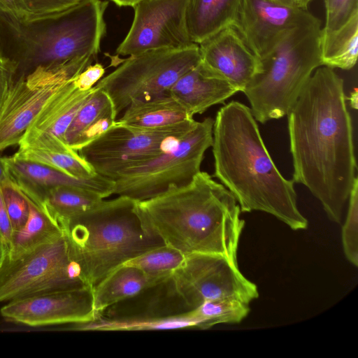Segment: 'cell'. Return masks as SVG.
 <instances>
[{"instance_id": "obj_6", "label": "cell", "mask_w": 358, "mask_h": 358, "mask_svg": "<svg viewBox=\"0 0 358 358\" xmlns=\"http://www.w3.org/2000/svg\"><path fill=\"white\" fill-rule=\"evenodd\" d=\"M108 1L83 0L60 17L24 27L8 59L13 78L52 72L76 59L96 57L106 33Z\"/></svg>"}, {"instance_id": "obj_17", "label": "cell", "mask_w": 358, "mask_h": 358, "mask_svg": "<svg viewBox=\"0 0 358 358\" xmlns=\"http://www.w3.org/2000/svg\"><path fill=\"white\" fill-rule=\"evenodd\" d=\"M3 158L10 179L38 206L50 189L59 186L81 187L104 199L114 194L115 181L99 174L88 179H77L50 166L15 155Z\"/></svg>"}, {"instance_id": "obj_30", "label": "cell", "mask_w": 358, "mask_h": 358, "mask_svg": "<svg viewBox=\"0 0 358 358\" xmlns=\"http://www.w3.org/2000/svg\"><path fill=\"white\" fill-rule=\"evenodd\" d=\"M83 0H20L24 22L29 24L56 20Z\"/></svg>"}, {"instance_id": "obj_21", "label": "cell", "mask_w": 358, "mask_h": 358, "mask_svg": "<svg viewBox=\"0 0 358 358\" xmlns=\"http://www.w3.org/2000/svg\"><path fill=\"white\" fill-rule=\"evenodd\" d=\"M243 0H187L186 27L192 43L200 44L220 30L234 26Z\"/></svg>"}, {"instance_id": "obj_18", "label": "cell", "mask_w": 358, "mask_h": 358, "mask_svg": "<svg viewBox=\"0 0 358 358\" xmlns=\"http://www.w3.org/2000/svg\"><path fill=\"white\" fill-rule=\"evenodd\" d=\"M18 145L16 156L50 166L73 178L88 179L97 174L78 152L52 134L27 131Z\"/></svg>"}, {"instance_id": "obj_13", "label": "cell", "mask_w": 358, "mask_h": 358, "mask_svg": "<svg viewBox=\"0 0 358 358\" xmlns=\"http://www.w3.org/2000/svg\"><path fill=\"white\" fill-rule=\"evenodd\" d=\"M0 313L8 321L29 327L85 323L97 317L92 289L88 287L14 299L2 306Z\"/></svg>"}, {"instance_id": "obj_25", "label": "cell", "mask_w": 358, "mask_h": 358, "mask_svg": "<svg viewBox=\"0 0 358 358\" xmlns=\"http://www.w3.org/2000/svg\"><path fill=\"white\" fill-rule=\"evenodd\" d=\"M27 199L29 217L25 224L13 233L10 250L6 257L8 261H14L29 254L63 233L40 206L29 197Z\"/></svg>"}, {"instance_id": "obj_41", "label": "cell", "mask_w": 358, "mask_h": 358, "mask_svg": "<svg viewBox=\"0 0 358 358\" xmlns=\"http://www.w3.org/2000/svg\"><path fill=\"white\" fill-rule=\"evenodd\" d=\"M6 256V252L4 248L3 247L1 243L0 242V271L3 266Z\"/></svg>"}, {"instance_id": "obj_33", "label": "cell", "mask_w": 358, "mask_h": 358, "mask_svg": "<svg viewBox=\"0 0 358 358\" xmlns=\"http://www.w3.org/2000/svg\"><path fill=\"white\" fill-rule=\"evenodd\" d=\"M326 21L322 34L333 32L358 14V0H324Z\"/></svg>"}, {"instance_id": "obj_27", "label": "cell", "mask_w": 358, "mask_h": 358, "mask_svg": "<svg viewBox=\"0 0 358 358\" xmlns=\"http://www.w3.org/2000/svg\"><path fill=\"white\" fill-rule=\"evenodd\" d=\"M320 52L322 66L352 69L358 54V14L333 32L324 34L321 31Z\"/></svg>"}, {"instance_id": "obj_29", "label": "cell", "mask_w": 358, "mask_h": 358, "mask_svg": "<svg viewBox=\"0 0 358 358\" xmlns=\"http://www.w3.org/2000/svg\"><path fill=\"white\" fill-rule=\"evenodd\" d=\"M204 321V329L218 324L241 322L250 312L249 304L236 299H222L202 303L192 310Z\"/></svg>"}, {"instance_id": "obj_28", "label": "cell", "mask_w": 358, "mask_h": 358, "mask_svg": "<svg viewBox=\"0 0 358 358\" xmlns=\"http://www.w3.org/2000/svg\"><path fill=\"white\" fill-rule=\"evenodd\" d=\"M186 255L165 244L152 248L124 264L135 266L150 277L160 280L171 278Z\"/></svg>"}, {"instance_id": "obj_37", "label": "cell", "mask_w": 358, "mask_h": 358, "mask_svg": "<svg viewBox=\"0 0 358 358\" xmlns=\"http://www.w3.org/2000/svg\"><path fill=\"white\" fill-rule=\"evenodd\" d=\"M13 80V70L8 60L0 62V113Z\"/></svg>"}, {"instance_id": "obj_42", "label": "cell", "mask_w": 358, "mask_h": 358, "mask_svg": "<svg viewBox=\"0 0 358 358\" xmlns=\"http://www.w3.org/2000/svg\"><path fill=\"white\" fill-rule=\"evenodd\" d=\"M300 1H301L302 8L304 9H307L308 4L313 0H300Z\"/></svg>"}, {"instance_id": "obj_10", "label": "cell", "mask_w": 358, "mask_h": 358, "mask_svg": "<svg viewBox=\"0 0 358 358\" xmlns=\"http://www.w3.org/2000/svg\"><path fill=\"white\" fill-rule=\"evenodd\" d=\"M194 119L156 129H142L117 122L80 150L96 173L114 180L126 169L143 164L176 146L196 125Z\"/></svg>"}, {"instance_id": "obj_19", "label": "cell", "mask_w": 358, "mask_h": 358, "mask_svg": "<svg viewBox=\"0 0 358 358\" xmlns=\"http://www.w3.org/2000/svg\"><path fill=\"white\" fill-rule=\"evenodd\" d=\"M238 92L226 81L216 77L200 61L184 73L169 89V94L194 116L210 107L223 103Z\"/></svg>"}, {"instance_id": "obj_7", "label": "cell", "mask_w": 358, "mask_h": 358, "mask_svg": "<svg viewBox=\"0 0 358 358\" xmlns=\"http://www.w3.org/2000/svg\"><path fill=\"white\" fill-rule=\"evenodd\" d=\"M201 61L198 44L129 56L95 85L110 99L117 115L132 102L169 94L172 85Z\"/></svg>"}, {"instance_id": "obj_43", "label": "cell", "mask_w": 358, "mask_h": 358, "mask_svg": "<svg viewBox=\"0 0 358 358\" xmlns=\"http://www.w3.org/2000/svg\"><path fill=\"white\" fill-rule=\"evenodd\" d=\"M3 60H4V59H3V58H2V57L0 56V62H1V61H3Z\"/></svg>"}, {"instance_id": "obj_14", "label": "cell", "mask_w": 358, "mask_h": 358, "mask_svg": "<svg viewBox=\"0 0 358 358\" xmlns=\"http://www.w3.org/2000/svg\"><path fill=\"white\" fill-rule=\"evenodd\" d=\"M307 9L270 0H243L234 27L258 58L291 29L315 19Z\"/></svg>"}, {"instance_id": "obj_35", "label": "cell", "mask_w": 358, "mask_h": 358, "mask_svg": "<svg viewBox=\"0 0 358 358\" xmlns=\"http://www.w3.org/2000/svg\"><path fill=\"white\" fill-rule=\"evenodd\" d=\"M105 73V69L99 64H90L73 80L76 86L80 90H91Z\"/></svg>"}, {"instance_id": "obj_22", "label": "cell", "mask_w": 358, "mask_h": 358, "mask_svg": "<svg viewBox=\"0 0 358 358\" xmlns=\"http://www.w3.org/2000/svg\"><path fill=\"white\" fill-rule=\"evenodd\" d=\"M74 78L66 82L50 97L27 131L46 132L64 141L77 112L94 91V86L87 91L79 90Z\"/></svg>"}, {"instance_id": "obj_9", "label": "cell", "mask_w": 358, "mask_h": 358, "mask_svg": "<svg viewBox=\"0 0 358 358\" xmlns=\"http://www.w3.org/2000/svg\"><path fill=\"white\" fill-rule=\"evenodd\" d=\"M86 287L64 233L16 260L5 259L0 271V302Z\"/></svg>"}, {"instance_id": "obj_34", "label": "cell", "mask_w": 358, "mask_h": 358, "mask_svg": "<svg viewBox=\"0 0 358 358\" xmlns=\"http://www.w3.org/2000/svg\"><path fill=\"white\" fill-rule=\"evenodd\" d=\"M25 26L20 0H0V34L6 31L15 39Z\"/></svg>"}, {"instance_id": "obj_11", "label": "cell", "mask_w": 358, "mask_h": 358, "mask_svg": "<svg viewBox=\"0 0 358 358\" xmlns=\"http://www.w3.org/2000/svg\"><path fill=\"white\" fill-rule=\"evenodd\" d=\"M171 278L190 310L210 301L236 299L249 304L259 296L257 285L242 274L237 262L219 255H186Z\"/></svg>"}, {"instance_id": "obj_8", "label": "cell", "mask_w": 358, "mask_h": 358, "mask_svg": "<svg viewBox=\"0 0 358 358\" xmlns=\"http://www.w3.org/2000/svg\"><path fill=\"white\" fill-rule=\"evenodd\" d=\"M214 120L206 117L171 149L121 172L114 178V194L135 201L150 199L175 186L189 183L201 171L205 152L213 143Z\"/></svg>"}, {"instance_id": "obj_4", "label": "cell", "mask_w": 358, "mask_h": 358, "mask_svg": "<svg viewBox=\"0 0 358 358\" xmlns=\"http://www.w3.org/2000/svg\"><path fill=\"white\" fill-rule=\"evenodd\" d=\"M136 201L103 199L61 226L87 285L93 288L113 271L164 242L143 224Z\"/></svg>"}, {"instance_id": "obj_26", "label": "cell", "mask_w": 358, "mask_h": 358, "mask_svg": "<svg viewBox=\"0 0 358 358\" xmlns=\"http://www.w3.org/2000/svg\"><path fill=\"white\" fill-rule=\"evenodd\" d=\"M104 198L99 193L77 186H59L50 189L40 206L61 228L69 220L94 207Z\"/></svg>"}, {"instance_id": "obj_23", "label": "cell", "mask_w": 358, "mask_h": 358, "mask_svg": "<svg viewBox=\"0 0 358 358\" xmlns=\"http://www.w3.org/2000/svg\"><path fill=\"white\" fill-rule=\"evenodd\" d=\"M164 281L149 276L135 266L127 264L120 266L92 289L94 308L97 317L109 306L134 297Z\"/></svg>"}, {"instance_id": "obj_38", "label": "cell", "mask_w": 358, "mask_h": 358, "mask_svg": "<svg viewBox=\"0 0 358 358\" xmlns=\"http://www.w3.org/2000/svg\"><path fill=\"white\" fill-rule=\"evenodd\" d=\"M10 178L8 167L4 158L0 157V184Z\"/></svg>"}, {"instance_id": "obj_40", "label": "cell", "mask_w": 358, "mask_h": 358, "mask_svg": "<svg viewBox=\"0 0 358 358\" xmlns=\"http://www.w3.org/2000/svg\"><path fill=\"white\" fill-rule=\"evenodd\" d=\"M270 1L278 2L280 3L285 4V5L294 6V7L302 8L300 0H270Z\"/></svg>"}, {"instance_id": "obj_15", "label": "cell", "mask_w": 358, "mask_h": 358, "mask_svg": "<svg viewBox=\"0 0 358 358\" xmlns=\"http://www.w3.org/2000/svg\"><path fill=\"white\" fill-rule=\"evenodd\" d=\"M68 80L33 73L13 78L0 113V152L19 144L45 103Z\"/></svg>"}, {"instance_id": "obj_16", "label": "cell", "mask_w": 358, "mask_h": 358, "mask_svg": "<svg viewBox=\"0 0 358 358\" xmlns=\"http://www.w3.org/2000/svg\"><path fill=\"white\" fill-rule=\"evenodd\" d=\"M199 47L201 62L237 92H243L258 71L259 59L233 26L220 30Z\"/></svg>"}, {"instance_id": "obj_5", "label": "cell", "mask_w": 358, "mask_h": 358, "mask_svg": "<svg viewBox=\"0 0 358 358\" xmlns=\"http://www.w3.org/2000/svg\"><path fill=\"white\" fill-rule=\"evenodd\" d=\"M321 31L316 17L289 31L259 59L257 72L242 92L257 122L287 115L314 71L322 66Z\"/></svg>"}, {"instance_id": "obj_20", "label": "cell", "mask_w": 358, "mask_h": 358, "mask_svg": "<svg viewBox=\"0 0 358 358\" xmlns=\"http://www.w3.org/2000/svg\"><path fill=\"white\" fill-rule=\"evenodd\" d=\"M117 115L108 94L94 91L77 112L64 136V142L76 151L96 139L116 122Z\"/></svg>"}, {"instance_id": "obj_39", "label": "cell", "mask_w": 358, "mask_h": 358, "mask_svg": "<svg viewBox=\"0 0 358 358\" xmlns=\"http://www.w3.org/2000/svg\"><path fill=\"white\" fill-rule=\"evenodd\" d=\"M118 6H131L133 7L135 4L141 0H111Z\"/></svg>"}, {"instance_id": "obj_24", "label": "cell", "mask_w": 358, "mask_h": 358, "mask_svg": "<svg viewBox=\"0 0 358 358\" xmlns=\"http://www.w3.org/2000/svg\"><path fill=\"white\" fill-rule=\"evenodd\" d=\"M184 106L170 94L134 101L125 108L119 124L142 129H156L193 120Z\"/></svg>"}, {"instance_id": "obj_1", "label": "cell", "mask_w": 358, "mask_h": 358, "mask_svg": "<svg viewBox=\"0 0 358 358\" xmlns=\"http://www.w3.org/2000/svg\"><path fill=\"white\" fill-rule=\"evenodd\" d=\"M294 182L303 185L340 223L356 176L353 126L343 80L317 68L287 113Z\"/></svg>"}, {"instance_id": "obj_31", "label": "cell", "mask_w": 358, "mask_h": 358, "mask_svg": "<svg viewBox=\"0 0 358 358\" xmlns=\"http://www.w3.org/2000/svg\"><path fill=\"white\" fill-rule=\"evenodd\" d=\"M347 217L342 229L343 249L347 259L358 266V179L348 199Z\"/></svg>"}, {"instance_id": "obj_36", "label": "cell", "mask_w": 358, "mask_h": 358, "mask_svg": "<svg viewBox=\"0 0 358 358\" xmlns=\"http://www.w3.org/2000/svg\"><path fill=\"white\" fill-rule=\"evenodd\" d=\"M13 229L4 204L0 187V242L8 255L10 248Z\"/></svg>"}, {"instance_id": "obj_3", "label": "cell", "mask_w": 358, "mask_h": 358, "mask_svg": "<svg viewBox=\"0 0 358 358\" xmlns=\"http://www.w3.org/2000/svg\"><path fill=\"white\" fill-rule=\"evenodd\" d=\"M135 208L150 232L185 255L214 254L237 262L245 221L234 195L208 173L200 171L185 185L136 201Z\"/></svg>"}, {"instance_id": "obj_32", "label": "cell", "mask_w": 358, "mask_h": 358, "mask_svg": "<svg viewBox=\"0 0 358 358\" xmlns=\"http://www.w3.org/2000/svg\"><path fill=\"white\" fill-rule=\"evenodd\" d=\"M0 187L13 233L27 222L29 213V201L27 196L10 178L1 182Z\"/></svg>"}, {"instance_id": "obj_12", "label": "cell", "mask_w": 358, "mask_h": 358, "mask_svg": "<svg viewBox=\"0 0 358 358\" xmlns=\"http://www.w3.org/2000/svg\"><path fill=\"white\" fill-rule=\"evenodd\" d=\"M187 0H141L135 4L134 17L116 52L132 56L144 52L180 48L192 43L185 22Z\"/></svg>"}, {"instance_id": "obj_2", "label": "cell", "mask_w": 358, "mask_h": 358, "mask_svg": "<svg viewBox=\"0 0 358 358\" xmlns=\"http://www.w3.org/2000/svg\"><path fill=\"white\" fill-rule=\"evenodd\" d=\"M214 176L241 211L264 212L293 230L306 229L294 181L282 176L268 152L248 106L231 101L217 113L213 129Z\"/></svg>"}]
</instances>
